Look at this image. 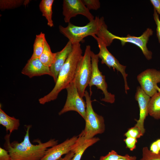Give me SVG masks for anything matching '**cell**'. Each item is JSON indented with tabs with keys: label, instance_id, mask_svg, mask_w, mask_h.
<instances>
[{
	"label": "cell",
	"instance_id": "obj_21",
	"mask_svg": "<svg viewBox=\"0 0 160 160\" xmlns=\"http://www.w3.org/2000/svg\"><path fill=\"white\" fill-rule=\"evenodd\" d=\"M45 39V34L42 32L36 35L33 45V53L30 59L39 58L43 50Z\"/></svg>",
	"mask_w": 160,
	"mask_h": 160
},
{
	"label": "cell",
	"instance_id": "obj_1",
	"mask_svg": "<svg viewBox=\"0 0 160 160\" xmlns=\"http://www.w3.org/2000/svg\"><path fill=\"white\" fill-rule=\"evenodd\" d=\"M26 133L23 140L20 143L14 141L10 143V135L7 134L5 137L4 146L10 154L12 160H40L44 156L48 148L58 144V140L50 139L42 143L40 140H36L38 144L34 145L30 141L29 132L31 125L26 126Z\"/></svg>",
	"mask_w": 160,
	"mask_h": 160
},
{
	"label": "cell",
	"instance_id": "obj_26",
	"mask_svg": "<svg viewBox=\"0 0 160 160\" xmlns=\"http://www.w3.org/2000/svg\"><path fill=\"white\" fill-rule=\"evenodd\" d=\"M123 156L118 154L116 151L112 150L106 155L101 156L99 160H117Z\"/></svg>",
	"mask_w": 160,
	"mask_h": 160
},
{
	"label": "cell",
	"instance_id": "obj_12",
	"mask_svg": "<svg viewBox=\"0 0 160 160\" xmlns=\"http://www.w3.org/2000/svg\"><path fill=\"white\" fill-rule=\"evenodd\" d=\"M77 137V136H74L61 143L48 148L45 155L40 160H57L62 156L67 154L71 151L72 147Z\"/></svg>",
	"mask_w": 160,
	"mask_h": 160
},
{
	"label": "cell",
	"instance_id": "obj_10",
	"mask_svg": "<svg viewBox=\"0 0 160 160\" xmlns=\"http://www.w3.org/2000/svg\"><path fill=\"white\" fill-rule=\"evenodd\" d=\"M137 79L141 88L151 97L157 92V84L160 83V71L147 69L139 74Z\"/></svg>",
	"mask_w": 160,
	"mask_h": 160
},
{
	"label": "cell",
	"instance_id": "obj_17",
	"mask_svg": "<svg viewBox=\"0 0 160 160\" xmlns=\"http://www.w3.org/2000/svg\"><path fill=\"white\" fill-rule=\"evenodd\" d=\"M0 124L6 128L7 132L9 134L14 131L18 129L20 125V120L14 117H11L7 114L0 108Z\"/></svg>",
	"mask_w": 160,
	"mask_h": 160
},
{
	"label": "cell",
	"instance_id": "obj_16",
	"mask_svg": "<svg viewBox=\"0 0 160 160\" xmlns=\"http://www.w3.org/2000/svg\"><path fill=\"white\" fill-rule=\"evenodd\" d=\"M100 140L97 137L86 139L80 134L75 143L72 147L71 151L74 154L71 160H80L85 151Z\"/></svg>",
	"mask_w": 160,
	"mask_h": 160
},
{
	"label": "cell",
	"instance_id": "obj_5",
	"mask_svg": "<svg viewBox=\"0 0 160 160\" xmlns=\"http://www.w3.org/2000/svg\"><path fill=\"white\" fill-rule=\"evenodd\" d=\"M90 46H86L84 54L78 65L74 81L80 96H84L85 89L89 85L92 74Z\"/></svg>",
	"mask_w": 160,
	"mask_h": 160
},
{
	"label": "cell",
	"instance_id": "obj_27",
	"mask_svg": "<svg viewBox=\"0 0 160 160\" xmlns=\"http://www.w3.org/2000/svg\"><path fill=\"white\" fill-rule=\"evenodd\" d=\"M124 141L127 147L130 151H133L136 147V143L137 142V139L127 137L124 139Z\"/></svg>",
	"mask_w": 160,
	"mask_h": 160
},
{
	"label": "cell",
	"instance_id": "obj_33",
	"mask_svg": "<svg viewBox=\"0 0 160 160\" xmlns=\"http://www.w3.org/2000/svg\"><path fill=\"white\" fill-rule=\"evenodd\" d=\"M117 160H136V157L135 156H130L128 154H126Z\"/></svg>",
	"mask_w": 160,
	"mask_h": 160
},
{
	"label": "cell",
	"instance_id": "obj_3",
	"mask_svg": "<svg viewBox=\"0 0 160 160\" xmlns=\"http://www.w3.org/2000/svg\"><path fill=\"white\" fill-rule=\"evenodd\" d=\"M82 54L80 43L72 44V51L59 72L54 88L48 94L39 99L40 104L43 105L56 100L59 93L74 81Z\"/></svg>",
	"mask_w": 160,
	"mask_h": 160
},
{
	"label": "cell",
	"instance_id": "obj_23",
	"mask_svg": "<svg viewBox=\"0 0 160 160\" xmlns=\"http://www.w3.org/2000/svg\"><path fill=\"white\" fill-rule=\"evenodd\" d=\"M142 156L140 160H160V151L158 153H154L147 147L143 148Z\"/></svg>",
	"mask_w": 160,
	"mask_h": 160
},
{
	"label": "cell",
	"instance_id": "obj_4",
	"mask_svg": "<svg viewBox=\"0 0 160 160\" xmlns=\"http://www.w3.org/2000/svg\"><path fill=\"white\" fill-rule=\"evenodd\" d=\"M86 90L84 96L86 103V117L84 129L80 134L86 139L92 138L96 135L103 133L105 130L104 119L94 111L92 104L91 95Z\"/></svg>",
	"mask_w": 160,
	"mask_h": 160
},
{
	"label": "cell",
	"instance_id": "obj_22",
	"mask_svg": "<svg viewBox=\"0 0 160 160\" xmlns=\"http://www.w3.org/2000/svg\"><path fill=\"white\" fill-rule=\"evenodd\" d=\"M29 1L28 0H0V9L3 10L17 8L23 5L26 6Z\"/></svg>",
	"mask_w": 160,
	"mask_h": 160
},
{
	"label": "cell",
	"instance_id": "obj_20",
	"mask_svg": "<svg viewBox=\"0 0 160 160\" xmlns=\"http://www.w3.org/2000/svg\"><path fill=\"white\" fill-rule=\"evenodd\" d=\"M56 53H52L46 39L44 41L43 51L39 58L41 63L45 66L50 67L54 63Z\"/></svg>",
	"mask_w": 160,
	"mask_h": 160
},
{
	"label": "cell",
	"instance_id": "obj_15",
	"mask_svg": "<svg viewBox=\"0 0 160 160\" xmlns=\"http://www.w3.org/2000/svg\"><path fill=\"white\" fill-rule=\"evenodd\" d=\"M72 49V44L69 41L62 50L56 53L55 61L50 67L55 83L57 80L59 72Z\"/></svg>",
	"mask_w": 160,
	"mask_h": 160
},
{
	"label": "cell",
	"instance_id": "obj_8",
	"mask_svg": "<svg viewBox=\"0 0 160 160\" xmlns=\"http://www.w3.org/2000/svg\"><path fill=\"white\" fill-rule=\"evenodd\" d=\"M96 40L100 51L97 54L99 58L101 60V63L105 64L109 68H112L120 72L122 74L124 81L125 92L129 88L127 81L128 74L125 72L126 66L121 65L119 61L108 50L107 46L103 41L96 35L92 36Z\"/></svg>",
	"mask_w": 160,
	"mask_h": 160
},
{
	"label": "cell",
	"instance_id": "obj_30",
	"mask_svg": "<svg viewBox=\"0 0 160 160\" xmlns=\"http://www.w3.org/2000/svg\"><path fill=\"white\" fill-rule=\"evenodd\" d=\"M0 160H12L8 151L1 147H0Z\"/></svg>",
	"mask_w": 160,
	"mask_h": 160
},
{
	"label": "cell",
	"instance_id": "obj_25",
	"mask_svg": "<svg viewBox=\"0 0 160 160\" xmlns=\"http://www.w3.org/2000/svg\"><path fill=\"white\" fill-rule=\"evenodd\" d=\"M84 5L89 10H97L100 7V3L98 0H81Z\"/></svg>",
	"mask_w": 160,
	"mask_h": 160
},
{
	"label": "cell",
	"instance_id": "obj_29",
	"mask_svg": "<svg viewBox=\"0 0 160 160\" xmlns=\"http://www.w3.org/2000/svg\"><path fill=\"white\" fill-rule=\"evenodd\" d=\"M150 150L156 153H158L160 151V139H158L152 143Z\"/></svg>",
	"mask_w": 160,
	"mask_h": 160
},
{
	"label": "cell",
	"instance_id": "obj_28",
	"mask_svg": "<svg viewBox=\"0 0 160 160\" xmlns=\"http://www.w3.org/2000/svg\"><path fill=\"white\" fill-rule=\"evenodd\" d=\"M153 16L154 20L156 25V35L159 42L160 43V20L158 14L154 9Z\"/></svg>",
	"mask_w": 160,
	"mask_h": 160
},
{
	"label": "cell",
	"instance_id": "obj_34",
	"mask_svg": "<svg viewBox=\"0 0 160 160\" xmlns=\"http://www.w3.org/2000/svg\"><path fill=\"white\" fill-rule=\"evenodd\" d=\"M157 91H158V92L160 94V88L157 86Z\"/></svg>",
	"mask_w": 160,
	"mask_h": 160
},
{
	"label": "cell",
	"instance_id": "obj_2",
	"mask_svg": "<svg viewBox=\"0 0 160 160\" xmlns=\"http://www.w3.org/2000/svg\"><path fill=\"white\" fill-rule=\"evenodd\" d=\"M59 29L60 33L72 44L80 43L85 37L89 36L97 35L107 45H109L111 41V33L108 30L103 17L96 16L84 26H76L70 22L65 27L60 25Z\"/></svg>",
	"mask_w": 160,
	"mask_h": 160
},
{
	"label": "cell",
	"instance_id": "obj_13",
	"mask_svg": "<svg viewBox=\"0 0 160 160\" xmlns=\"http://www.w3.org/2000/svg\"><path fill=\"white\" fill-rule=\"evenodd\" d=\"M135 98L138 102L140 109L139 118L136 120L137 122L135 125L137 126L144 134L145 131L144 123L148 114V107L150 97L145 92L141 87H138Z\"/></svg>",
	"mask_w": 160,
	"mask_h": 160
},
{
	"label": "cell",
	"instance_id": "obj_32",
	"mask_svg": "<svg viewBox=\"0 0 160 160\" xmlns=\"http://www.w3.org/2000/svg\"><path fill=\"white\" fill-rule=\"evenodd\" d=\"M74 154V153L71 151L63 158H60L57 160H71Z\"/></svg>",
	"mask_w": 160,
	"mask_h": 160
},
{
	"label": "cell",
	"instance_id": "obj_14",
	"mask_svg": "<svg viewBox=\"0 0 160 160\" xmlns=\"http://www.w3.org/2000/svg\"><path fill=\"white\" fill-rule=\"evenodd\" d=\"M21 73L30 78L48 75L52 77L50 68L44 65L39 58L30 59L23 69Z\"/></svg>",
	"mask_w": 160,
	"mask_h": 160
},
{
	"label": "cell",
	"instance_id": "obj_24",
	"mask_svg": "<svg viewBox=\"0 0 160 160\" xmlns=\"http://www.w3.org/2000/svg\"><path fill=\"white\" fill-rule=\"evenodd\" d=\"M143 134L137 126L129 129L124 134V136L127 137H131L137 139L143 136Z\"/></svg>",
	"mask_w": 160,
	"mask_h": 160
},
{
	"label": "cell",
	"instance_id": "obj_9",
	"mask_svg": "<svg viewBox=\"0 0 160 160\" xmlns=\"http://www.w3.org/2000/svg\"><path fill=\"white\" fill-rule=\"evenodd\" d=\"M63 14L66 23H69L71 18L78 15L85 16L89 21L94 18L93 15L84 5L81 0H64Z\"/></svg>",
	"mask_w": 160,
	"mask_h": 160
},
{
	"label": "cell",
	"instance_id": "obj_7",
	"mask_svg": "<svg viewBox=\"0 0 160 160\" xmlns=\"http://www.w3.org/2000/svg\"><path fill=\"white\" fill-rule=\"evenodd\" d=\"M67 95L65 103L58 113L59 115L71 111L77 112L85 120L86 103L80 95L74 81L66 88Z\"/></svg>",
	"mask_w": 160,
	"mask_h": 160
},
{
	"label": "cell",
	"instance_id": "obj_19",
	"mask_svg": "<svg viewBox=\"0 0 160 160\" xmlns=\"http://www.w3.org/2000/svg\"><path fill=\"white\" fill-rule=\"evenodd\" d=\"M54 1L53 0H42L39 6L42 16L46 18L47 21V25L50 27L54 26L52 19V7Z\"/></svg>",
	"mask_w": 160,
	"mask_h": 160
},
{
	"label": "cell",
	"instance_id": "obj_31",
	"mask_svg": "<svg viewBox=\"0 0 160 160\" xmlns=\"http://www.w3.org/2000/svg\"><path fill=\"white\" fill-rule=\"evenodd\" d=\"M150 1L152 4L157 13L160 15V0H151Z\"/></svg>",
	"mask_w": 160,
	"mask_h": 160
},
{
	"label": "cell",
	"instance_id": "obj_11",
	"mask_svg": "<svg viewBox=\"0 0 160 160\" xmlns=\"http://www.w3.org/2000/svg\"><path fill=\"white\" fill-rule=\"evenodd\" d=\"M152 29L148 28L140 36H131L129 34L126 37H120L114 35L113 39H118L121 41L123 46L127 43H130L138 47L141 50L143 55L148 60L152 58V52L149 51L147 47V44L150 37L153 34Z\"/></svg>",
	"mask_w": 160,
	"mask_h": 160
},
{
	"label": "cell",
	"instance_id": "obj_6",
	"mask_svg": "<svg viewBox=\"0 0 160 160\" xmlns=\"http://www.w3.org/2000/svg\"><path fill=\"white\" fill-rule=\"evenodd\" d=\"M92 65V74L89 83L90 87V93H92L91 87L96 86L97 89L101 90L104 95V98L102 101L111 103H113L115 100V95L109 92L107 90V84L105 81V76L102 74L98 68L99 57L97 54L91 51V54Z\"/></svg>",
	"mask_w": 160,
	"mask_h": 160
},
{
	"label": "cell",
	"instance_id": "obj_18",
	"mask_svg": "<svg viewBox=\"0 0 160 160\" xmlns=\"http://www.w3.org/2000/svg\"><path fill=\"white\" fill-rule=\"evenodd\" d=\"M148 114L155 119H160V94H155L150 98L148 107Z\"/></svg>",
	"mask_w": 160,
	"mask_h": 160
}]
</instances>
